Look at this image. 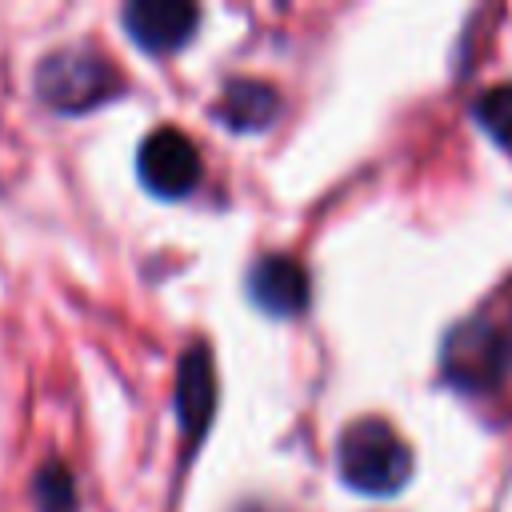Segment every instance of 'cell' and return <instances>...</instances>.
<instances>
[{
    "label": "cell",
    "mask_w": 512,
    "mask_h": 512,
    "mask_svg": "<svg viewBox=\"0 0 512 512\" xmlns=\"http://www.w3.org/2000/svg\"><path fill=\"white\" fill-rule=\"evenodd\" d=\"M512 376V320L472 312L440 340V380L464 396H496Z\"/></svg>",
    "instance_id": "1"
},
{
    "label": "cell",
    "mask_w": 512,
    "mask_h": 512,
    "mask_svg": "<svg viewBox=\"0 0 512 512\" xmlns=\"http://www.w3.org/2000/svg\"><path fill=\"white\" fill-rule=\"evenodd\" d=\"M412 448L384 416L344 424L336 440V472L360 496H396L412 480Z\"/></svg>",
    "instance_id": "2"
},
{
    "label": "cell",
    "mask_w": 512,
    "mask_h": 512,
    "mask_svg": "<svg viewBox=\"0 0 512 512\" xmlns=\"http://www.w3.org/2000/svg\"><path fill=\"white\" fill-rule=\"evenodd\" d=\"M36 96L68 116L92 112L96 104L112 100L120 92V72L112 68V60L96 48H60L48 52L36 68Z\"/></svg>",
    "instance_id": "3"
},
{
    "label": "cell",
    "mask_w": 512,
    "mask_h": 512,
    "mask_svg": "<svg viewBox=\"0 0 512 512\" xmlns=\"http://www.w3.org/2000/svg\"><path fill=\"white\" fill-rule=\"evenodd\" d=\"M200 148L172 124L152 128L136 148V176L152 196L180 200L200 184Z\"/></svg>",
    "instance_id": "4"
},
{
    "label": "cell",
    "mask_w": 512,
    "mask_h": 512,
    "mask_svg": "<svg viewBox=\"0 0 512 512\" xmlns=\"http://www.w3.org/2000/svg\"><path fill=\"white\" fill-rule=\"evenodd\" d=\"M248 296L268 316H300L312 296L308 268L288 252H268L248 268Z\"/></svg>",
    "instance_id": "5"
},
{
    "label": "cell",
    "mask_w": 512,
    "mask_h": 512,
    "mask_svg": "<svg viewBox=\"0 0 512 512\" xmlns=\"http://www.w3.org/2000/svg\"><path fill=\"white\" fill-rule=\"evenodd\" d=\"M200 24V8L184 0H136L124 8V28L144 52H176Z\"/></svg>",
    "instance_id": "6"
},
{
    "label": "cell",
    "mask_w": 512,
    "mask_h": 512,
    "mask_svg": "<svg viewBox=\"0 0 512 512\" xmlns=\"http://www.w3.org/2000/svg\"><path fill=\"white\" fill-rule=\"evenodd\" d=\"M212 404H216V380H212L208 348L188 344L180 356V368H176V416H180L184 440H196L208 428Z\"/></svg>",
    "instance_id": "7"
},
{
    "label": "cell",
    "mask_w": 512,
    "mask_h": 512,
    "mask_svg": "<svg viewBox=\"0 0 512 512\" xmlns=\"http://www.w3.org/2000/svg\"><path fill=\"white\" fill-rule=\"evenodd\" d=\"M280 112V96L268 80H256V76H232L224 80L216 104H212V116L224 120L232 132H260L276 120Z\"/></svg>",
    "instance_id": "8"
},
{
    "label": "cell",
    "mask_w": 512,
    "mask_h": 512,
    "mask_svg": "<svg viewBox=\"0 0 512 512\" xmlns=\"http://www.w3.org/2000/svg\"><path fill=\"white\" fill-rule=\"evenodd\" d=\"M472 120H476L500 148L512 152V80L484 88V92L472 100Z\"/></svg>",
    "instance_id": "9"
},
{
    "label": "cell",
    "mask_w": 512,
    "mask_h": 512,
    "mask_svg": "<svg viewBox=\"0 0 512 512\" xmlns=\"http://www.w3.org/2000/svg\"><path fill=\"white\" fill-rule=\"evenodd\" d=\"M32 500L40 512H76V480L60 460H48L32 476Z\"/></svg>",
    "instance_id": "10"
}]
</instances>
